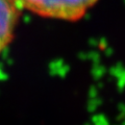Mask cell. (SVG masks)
<instances>
[{
    "label": "cell",
    "mask_w": 125,
    "mask_h": 125,
    "mask_svg": "<svg viewBox=\"0 0 125 125\" xmlns=\"http://www.w3.org/2000/svg\"><path fill=\"white\" fill-rule=\"evenodd\" d=\"M19 17V7L14 0H0V53L10 43Z\"/></svg>",
    "instance_id": "2"
},
{
    "label": "cell",
    "mask_w": 125,
    "mask_h": 125,
    "mask_svg": "<svg viewBox=\"0 0 125 125\" xmlns=\"http://www.w3.org/2000/svg\"><path fill=\"white\" fill-rule=\"evenodd\" d=\"M20 9H26L43 17L75 21L83 17L97 0H14Z\"/></svg>",
    "instance_id": "1"
}]
</instances>
